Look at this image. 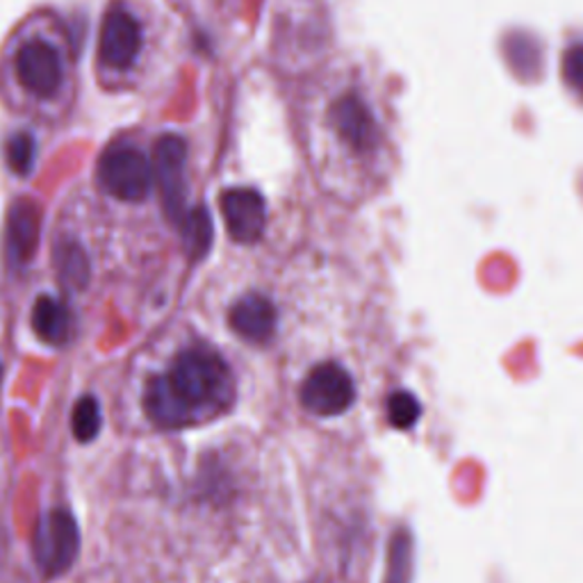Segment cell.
<instances>
[{
	"label": "cell",
	"mask_w": 583,
	"mask_h": 583,
	"mask_svg": "<svg viewBox=\"0 0 583 583\" xmlns=\"http://www.w3.org/2000/svg\"><path fill=\"white\" fill-rule=\"evenodd\" d=\"M235 397L230 367L210 349L182 352L171 369L144 391V411L160 428H182L228 411Z\"/></svg>",
	"instance_id": "6da1fadb"
},
{
	"label": "cell",
	"mask_w": 583,
	"mask_h": 583,
	"mask_svg": "<svg viewBox=\"0 0 583 583\" xmlns=\"http://www.w3.org/2000/svg\"><path fill=\"white\" fill-rule=\"evenodd\" d=\"M80 552V531L76 517L65 508L48 511L32 538V554L39 572L43 576L65 574Z\"/></svg>",
	"instance_id": "7a4b0ae2"
},
{
	"label": "cell",
	"mask_w": 583,
	"mask_h": 583,
	"mask_svg": "<svg viewBox=\"0 0 583 583\" xmlns=\"http://www.w3.org/2000/svg\"><path fill=\"white\" fill-rule=\"evenodd\" d=\"M99 182L119 201H141L154 187V165L130 144H117L99 162Z\"/></svg>",
	"instance_id": "3957f363"
},
{
	"label": "cell",
	"mask_w": 583,
	"mask_h": 583,
	"mask_svg": "<svg viewBox=\"0 0 583 583\" xmlns=\"http://www.w3.org/2000/svg\"><path fill=\"white\" fill-rule=\"evenodd\" d=\"M356 402V385L345 367L337 363L317 365L302 385V404L319 417L343 415Z\"/></svg>",
	"instance_id": "277c9868"
},
{
	"label": "cell",
	"mask_w": 583,
	"mask_h": 583,
	"mask_svg": "<svg viewBox=\"0 0 583 583\" xmlns=\"http://www.w3.org/2000/svg\"><path fill=\"white\" fill-rule=\"evenodd\" d=\"M154 180L160 189L162 206L176 221L182 219L185 208V165L187 144L178 135H165L154 149Z\"/></svg>",
	"instance_id": "5b68a950"
},
{
	"label": "cell",
	"mask_w": 583,
	"mask_h": 583,
	"mask_svg": "<svg viewBox=\"0 0 583 583\" xmlns=\"http://www.w3.org/2000/svg\"><path fill=\"white\" fill-rule=\"evenodd\" d=\"M14 69L19 82L41 99L53 96L62 85V58L51 43L41 39H32L19 48Z\"/></svg>",
	"instance_id": "8992f818"
},
{
	"label": "cell",
	"mask_w": 583,
	"mask_h": 583,
	"mask_svg": "<svg viewBox=\"0 0 583 583\" xmlns=\"http://www.w3.org/2000/svg\"><path fill=\"white\" fill-rule=\"evenodd\" d=\"M221 215L235 241L251 245L258 241L267 226V206L256 189L233 187L221 194Z\"/></svg>",
	"instance_id": "52a82bcc"
},
{
	"label": "cell",
	"mask_w": 583,
	"mask_h": 583,
	"mask_svg": "<svg viewBox=\"0 0 583 583\" xmlns=\"http://www.w3.org/2000/svg\"><path fill=\"white\" fill-rule=\"evenodd\" d=\"M141 51V26L123 10L112 8L101 26L99 58L110 69H128Z\"/></svg>",
	"instance_id": "ba28073f"
},
{
	"label": "cell",
	"mask_w": 583,
	"mask_h": 583,
	"mask_svg": "<svg viewBox=\"0 0 583 583\" xmlns=\"http://www.w3.org/2000/svg\"><path fill=\"white\" fill-rule=\"evenodd\" d=\"M41 235V210L30 199H19L8 210L6 247L8 258L14 267H26L39 247Z\"/></svg>",
	"instance_id": "9c48e42d"
},
{
	"label": "cell",
	"mask_w": 583,
	"mask_h": 583,
	"mask_svg": "<svg viewBox=\"0 0 583 583\" xmlns=\"http://www.w3.org/2000/svg\"><path fill=\"white\" fill-rule=\"evenodd\" d=\"M333 126L352 149L369 151L376 144V123L358 96H345L333 106Z\"/></svg>",
	"instance_id": "30bf717a"
},
{
	"label": "cell",
	"mask_w": 583,
	"mask_h": 583,
	"mask_svg": "<svg viewBox=\"0 0 583 583\" xmlns=\"http://www.w3.org/2000/svg\"><path fill=\"white\" fill-rule=\"evenodd\" d=\"M228 322L241 339L263 345L271 339L276 330V310L269 299L260 295H247L230 308Z\"/></svg>",
	"instance_id": "8fae6325"
},
{
	"label": "cell",
	"mask_w": 583,
	"mask_h": 583,
	"mask_svg": "<svg viewBox=\"0 0 583 583\" xmlns=\"http://www.w3.org/2000/svg\"><path fill=\"white\" fill-rule=\"evenodd\" d=\"M32 328L46 345L60 347L71 333L69 310L53 297H39L32 308Z\"/></svg>",
	"instance_id": "7c38bea8"
},
{
	"label": "cell",
	"mask_w": 583,
	"mask_h": 583,
	"mask_svg": "<svg viewBox=\"0 0 583 583\" xmlns=\"http://www.w3.org/2000/svg\"><path fill=\"white\" fill-rule=\"evenodd\" d=\"M180 233H182V245L191 260H201L208 256L213 245V221L204 208L182 215Z\"/></svg>",
	"instance_id": "4fadbf2b"
},
{
	"label": "cell",
	"mask_w": 583,
	"mask_h": 583,
	"mask_svg": "<svg viewBox=\"0 0 583 583\" xmlns=\"http://www.w3.org/2000/svg\"><path fill=\"white\" fill-rule=\"evenodd\" d=\"M56 271L67 289H82L89 280V260L76 241H60L56 249Z\"/></svg>",
	"instance_id": "5bb4252c"
},
{
	"label": "cell",
	"mask_w": 583,
	"mask_h": 583,
	"mask_svg": "<svg viewBox=\"0 0 583 583\" xmlns=\"http://www.w3.org/2000/svg\"><path fill=\"white\" fill-rule=\"evenodd\" d=\"M101 408L99 402L93 397H82L78 399L73 415H71V426H73V435L78 443H91L96 435L101 431Z\"/></svg>",
	"instance_id": "9a60e30c"
},
{
	"label": "cell",
	"mask_w": 583,
	"mask_h": 583,
	"mask_svg": "<svg viewBox=\"0 0 583 583\" xmlns=\"http://www.w3.org/2000/svg\"><path fill=\"white\" fill-rule=\"evenodd\" d=\"M422 408L411 393H395L387 399V419L397 428H408L417 422Z\"/></svg>",
	"instance_id": "2e32d148"
},
{
	"label": "cell",
	"mask_w": 583,
	"mask_h": 583,
	"mask_svg": "<svg viewBox=\"0 0 583 583\" xmlns=\"http://www.w3.org/2000/svg\"><path fill=\"white\" fill-rule=\"evenodd\" d=\"M8 162L19 176H28L34 162V139L28 132H17L8 141Z\"/></svg>",
	"instance_id": "e0dca14e"
},
{
	"label": "cell",
	"mask_w": 583,
	"mask_h": 583,
	"mask_svg": "<svg viewBox=\"0 0 583 583\" xmlns=\"http://www.w3.org/2000/svg\"><path fill=\"white\" fill-rule=\"evenodd\" d=\"M563 78L583 99V43H574L563 56Z\"/></svg>",
	"instance_id": "ac0fdd59"
},
{
	"label": "cell",
	"mask_w": 583,
	"mask_h": 583,
	"mask_svg": "<svg viewBox=\"0 0 583 583\" xmlns=\"http://www.w3.org/2000/svg\"><path fill=\"white\" fill-rule=\"evenodd\" d=\"M0 385H3V365H0Z\"/></svg>",
	"instance_id": "d6986e66"
}]
</instances>
